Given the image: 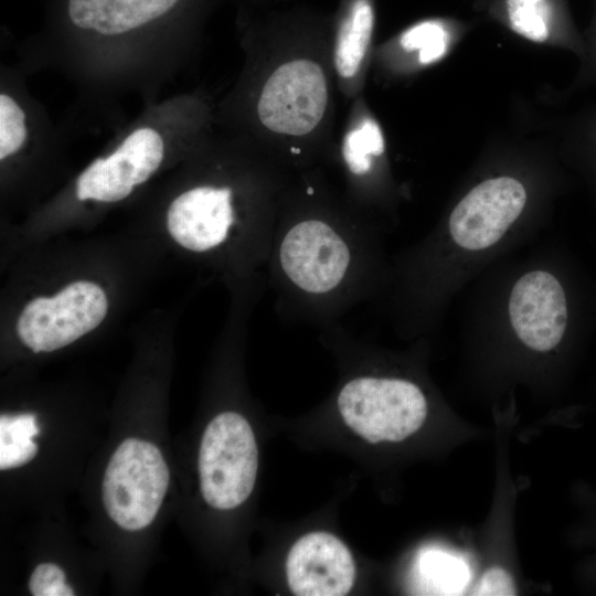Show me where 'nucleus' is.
I'll return each mask as SVG.
<instances>
[{
	"mask_svg": "<svg viewBox=\"0 0 596 596\" xmlns=\"http://www.w3.org/2000/svg\"><path fill=\"white\" fill-rule=\"evenodd\" d=\"M169 480V468L157 446L137 438L124 440L104 473L107 514L128 531L148 526L160 509Z\"/></svg>",
	"mask_w": 596,
	"mask_h": 596,
	"instance_id": "1",
	"label": "nucleus"
},
{
	"mask_svg": "<svg viewBox=\"0 0 596 596\" xmlns=\"http://www.w3.org/2000/svg\"><path fill=\"white\" fill-rule=\"evenodd\" d=\"M258 468V449L248 422L225 412L206 426L199 451L201 492L219 510L242 504L252 493Z\"/></svg>",
	"mask_w": 596,
	"mask_h": 596,
	"instance_id": "2",
	"label": "nucleus"
},
{
	"mask_svg": "<svg viewBox=\"0 0 596 596\" xmlns=\"http://www.w3.org/2000/svg\"><path fill=\"white\" fill-rule=\"evenodd\" d=\"M344 423L365 440L401 441L424 423L427 403L417 385L398 379L358 377L338 396Z\"/></svg>",
	"mask_w": 596,
	"mask_h": 596,
	"instance_id": "3",
	"label": "nucleus"
},
{
	"mask_svg": "<svg viewBox=\"0 0 596 596\" xmlns=\"http://www.w3.org/2000/svg\"><path fill=\"white\" fill-rule=\"evenodd\" d=\"M104 290L91 281H75L51 298L30 301L18 320V334L33 352L61 349L95 329L107 313Z\"/></svg>",
	"mask_w": 596,
	"mask_h": 596,
	"instance_id": "4",
	"label": "nucleus"
},
{
	"mask_svg": "<svg viewBox=\"0 0 596 596\" xmlns=\"http://www.w3.org/2000/svg\"><path fill=\"white\" fill-rule=\"evenodd\" d=\"M328 87L321 67L305 58L278 66L266 81L257 104L262 124L269 130L304 136L321 121Z\"/></svg>",
	"mask_w": 596,
	"mask_h": 596,
	"instance_id": "5",
	"label": "nucleus"
},
{
	"mask_svg": "<svg viewBox=\"0 0 596 596\" xmlns=\"http://www.w3.org/2000/svg\"><path fill=\"white\" fill-rule=\"evenodd\" d=\"M351 253L343 237L321 220L295 224L283 237L279 264L299 289L322 295L336 289L350 267Z\"/></svg>",
	"mask_w": 596,
	"mask_h": 596,
	"instance_id": "6",
	"label": "nucleus"
},
{
	"mask_svg": "<svg viewBox=\"0 0 596 596\" xmlns=\"http://www.w3.org/2000/svg\"><path fill=\"white\" fill-rule=\"evenodd\" d=\"M526 202L523 184L510 177L486 180L470 190L449 217L455 243L468 251L494 245L520 216Z\"/></svg>",
	"mask_w": 596,
	"mask_h": 596,
	"instance_id": "7",
	"label": "nucleus"
},
{
	"mask_svg": "<svg viewBox=\"0 0 596 596\" xmlns=\"http://www.w3.org/2000/svg\"><path fill=\"white\" fill-rule=\"evenodd\" d=\"M163 158L161 136L145 127L132 131L107 158H97L78 177L76 195L115 202L127 198L158 169Z\"/></svg>",
	"mask_w": 596,
	"mask_h": 596,
	"instance_id": "8",
	"label": "nucleus"
},
{
	"mask_svg": "<svg viewBox=\"0 0 596 596\" xmlns=\"http://www.w3.org/2000/svg\"><path fill=\"white\" fill-rule=\"evenodd\" d=\"M509 312L519 339L535 351L552 350L564 336L567 323L565 292L547 272H529L514 284Z\"/></svg>",
	"mask_w": 596,
	"mask_h": 596,
	"instance_id": "9",
	"label": "nucleus"
},
{
	"mask_svg": "<svg viewBox=\"0 0 596 596\" xmlns=\"http://www.w3.org/2000/svg\"><path fill=\"white\" fill-rule=\"evenodd\" d=\"M290 590L298 596H342L355 578L353 557L337 536L311 532L290 549L286 562Z\"/></svg>",
	"mask_w": 596,
	"mask_h": 596,
	"instance_id": "10",
	"label": "nucleus"
},
{
	"mask_svg": "<svg viewBox=\"0 0 596 596\" xmlns=\"http://www.w3.org/2000/svg\"><path fill=\"white\" fill-rule=\"evenodd\" d=\"M234 223L228 188L198 187L179 195L168 210L167 224L173 240L193 252L222 244Z\"/></svg>",
	"mask_w": 596,
	"mask_h": 596,
	"instance_id": "11",
	"label": "nucleus"
},
{
	"mask_svg": "<svg viewBox=\"0 0 596 596\" xmlns=\"http://www.w3.org/2000/svg\"><path fill=\"white\" fill-rule=\"evenodd\" d=\"M184 0H64L67 22L79 31L117 36L156 24L182 8Z\"/></svg>",
	"mask_w": 596,
	"mask_h": 596,
	"instance_id": "12",
	"label": "nucleus"
},
{
	"mask_svg": "<svg viewBox=\"0 0 596 596\" xmlns=\"http://www.w3.org/2000/svg\"><path fill=\"white\" fill-rule=\"evenodd\" d=\"M375 23L372 0H350L340 21L334 64L338 74L352 78L359 72L366 54Z\"/></svg>",
	"mask_w": 596,
	"mask_h": 596,
	"instance_id": "13",
	"label": "nucleus"
},
{
	"mask_svg": "<svg viewBox=\"0 0 596 596\" xmlns=\"http://www.w3.org/2000/svg\"><path fill=\"white\" fill-rule=\"evenodd\" d=\"M508 24L517 34L533 42H544L555 25L554 0H503Z\"/></svg>",
	"mask_w": 596,
	"mask_h": 596,
	"instance_id": "14",
	"label": "nucleus"
},
{
	"mask_svg": "<svg viewBox=\"0 0 596 596\" xmlns=\"http://www.w3.org/2000/svg\"><path fill=\"white\" fill-rule=\"evenodd\" d=\"M39 434L34 414L0 417V469L20 467L38 453L32 437Z\"/></svg>",
	"mask_w": 596,
	"mask_h": 596,
	"instance_id": "15",
	"label": "nucleus"
},
{
	"mask_svg": "<svg viewBox=\"0 0 596 596\" xmlns=\"http://www.w3.org/2000/svg\"><path fill=\"white\" fill-rule=\"evenodd\" d=\"M384 151V139L379 125L364 119L344 138L342 155L349 170L356 175L370 171L372 159Z\"/></svg>",
	"mask_w": 596,
	"mask_h": 596,
	"instance_id": "16",
	"label": "nucleus"
},
{
	"mask_svg": "<svg viewBox=\"0 0 596 596\" xmlns=\"http://www.w3.org/2000/svg\"><path fill=\"white\" fill-rule=\"evenodd\" d=\"M449 32L440 20H425L408 28L400 39L406 51H417L422 64L439 60L448 45Z\"/></svg>",
	"mask_w": 596,
	"mask_h": 596,
	"instance_id": "17",
	"label": "nucleus"
},
{
	"mask_svg": "<svg viewBox=\"0 0 596 596\" xmlns=\"http://www.w3.org/2000/svg\"><path fill=\"white\" fill-rule=\"evenodd\" d=\"M24 113L7 94L0 95V159L17 152L26 139Z\"/></svg>",
	"mask_w": 596,
	"mask_h": 596,
	"instance_id": "18",
	"label": "nucleus"
},
{
	"mask_svg": "<svg viewBox=\"0 0 596 596\" xmlns=\"http://www.w3.org/2000/svg\"><path fill=\"white\" fill-rule=\"evenodd\" d=\"M29 589L34 596H73L75 593L65 582L63 570L52 563H43L35 567Z\"/></svg>",
	"mask_w": 596,
	"mask_h": 596,
	"instance_id": "19",
	"label": "nucleus"
},
{
	"mask_svg": "<svg viewBox=\"0 0 596 596\" xmlns=\"http://www.w3.org/2000/svg\"><path fill=\"white\" fill-rule=\"evenodd\" d=\"M472 594L485 596H510L517 594V588L512 577L507 571L493 567L483 574L478 587L475 588Z\"/></svg>",
	"mask_w": 596,
	"mask_h": 596,
	"instance_id": "20",
	"label": "nucleus"
}]
</instances>
